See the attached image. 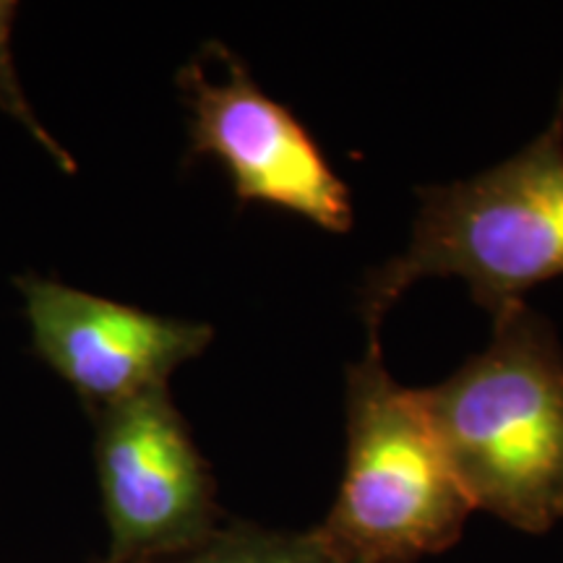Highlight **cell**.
Returning a JSON list of instances; mask_svg holds the SVG:
<instances>
[{
  "mask_svg": "<svg viewBox=\"0 0 563 563\" xmlns=\"http://www.w3.org/2000/svg\"><path fill=\"white\" fill-rule=\"evenodd\" d=\"M493 319L488 347L418 394L473 506L540 534L563 517V350L525 302Z\"/></svg>",
  "mask_w": 563,
  "mask_h": 563,
  "instance_id": "cell-1",
  "label": "cell"
},
{
  "mask_svg": "<svg viewBox=\"0 0 563 563\" xmlns=\"http://www.w3.org/2000/svg\"><path fill=\"white\" fill-rule=\"evenodd\" d=\"M563 274V91L553 121L527 150L470 180L420 188L410 245L365 279L368 332L407 287L460 277L496 316Z\"/></svg>",
  "mask_w": 563,
  "mask_h": 563,
  "instance_id": "cell-2",
  "label": "cell"
},
{
  "mask_svg": "<svg viewBox=\"0 0 563 563\" xmlns=\"http://www.w3.org/2000/svg\"><path fill=\"white\" fill-rule=\"evenodd\" d=\"M473 509L420 394L394 384L371 332L347 373L342 485L316 534L342 563H415L452 548Z\"/></svg>",
  "mask_w": 563,
  "mask_h": 563,
  "instance_id": "cell-3",
  "label": "cell"
},
{
  "mask_svg": "<svg viewBox=\"0 0 563 563\" xmlns=\"http://www.w3.org/2000/svg\"><path fill=\"white\" fill-rule=\"evenodd\" d=\"M97 477L110 530L104 563H157L217 532L214 477L167 386L97 410Z\"/></svg>",
  "mask_w": 563,
  "mask_h": 563,
  "instance_id": "cell-4",
  "label": "cell"
},
{
  "mask_svg": "<svg viewBox=\"0 0 563 563\" xmlns=\"http://www.w3.org/2000/svg\"><path fill=\"white\" fill-rule=\"evenodd\" d=\"M209 45L228 79H207L199 63L178 74L191 108V157L207 154L220 162L241 201L295 211L329 232L350 230V191L311 133L264 95L228 47Z\"/></svg>",
  "mask_w": 563,
  "mask_h": 563,
  "instance_id": "cell-5",
  "label": "cell"
},
{
  "mask_svg": "<svg viewBox=\"0 0 563 563\" xmlns=\"http://www.w3.org/2000/svg\"><path fill=\"white\" fill-rule=\"evenodd\" d=\"M34 347L91 407L167 386L209 347L211 327L154 316L45 277H21Z\"/></svg>",
  "mask_w": 563,
  "mask_h": 563,
  "instance_id": "cell-6",
  "label": "cell"
},
{
  "mask_svg": "<svg viewBox=\"0 0 563 563\" xmlns=\"http://www.w3.org/2000/svg\"><path fill=\"white\" fill-rule=\"evenodd\" d=\"M157 563H342L313 532H269L251 525L217 530L194 551Z\"/></svg>",
  "mask_w": 563,
  "mask_h": 563,
  "instance_id": "cell-7",
  "label": "cell"
},
{
  "mask_svg": "<svg viewBox=\"0 0 563 563\" xmlns=\"http://www.w3.org/2000/svg\"><path fill=\"white\" fill-rule=\"evenodd\" d=\"M16 13H19V5L13 3V0H0V110H3L5 115H11L13 121L24 125V129L30 131V136L45 146V152L58 162L63 170L74 175L76 162L70 159V154L51 136V131L42 125L37 112H34L32 104L26 102L24 89H21L19 84V74L16 68H13L11 24L13 19H16Z\"/></svg>",
  "mask_w": 563,
  "mask_h": 563,
  "instance_id": "cell-8",
  "label": "cell"
}]
</instances>
